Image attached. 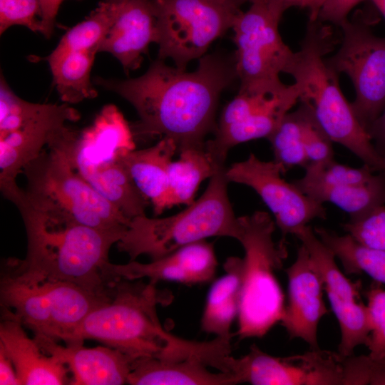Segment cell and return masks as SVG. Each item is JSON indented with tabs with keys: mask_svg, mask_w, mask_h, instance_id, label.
<instances>
[{
	"mask_svg": "<svg viewBox=\"0 0 385 385\" xmlns=\"http://www.w3.org/2000/svg\"><path fill=\"white\" fill-rule=\"evenodd\" d=\"M284 173L274 160L264 161L252 153L225 170L228 182L247 185L260 195L284 238L288 234L294 235L312 220L327 216L323 204L284 180L282 175Z\"/></svg>",
	"mask_w": 385,
	"mask_h": 385,
	"instance_id": "14",
	"label": "cell"
},
{
	"mask_svg": "<svg viewBox=\"0 0 385 385\" xmlns=\"http://www.w3.org/2000/svg\"><path fill=\"white\" fill-rule=\"evenodd\" d=\"M304 178L337 185H359L370 182L376 174L366 165L352 168L339 163L334 159L326 163L309 164Z\"/></svg>",
	"mask_w": 385,
	"mask_h": 385,
	"instance_id": "34",
	"label": "cell"
},
{
	"mask_svg": "<svg viewBox=\"0 0 385 385\" xmlns=\"http://www.w3.org/2000/svg\"><path fill=\"white\" fill-rule=\"evenodd\" d=\"M118 1H123V0H118Z\"/></svg>",
	"mask_w": 385,
	"mask_h": 385,
	"instance_id": "46",
	"label": "cell"
},
{
	"mask_svg": "<svg viewBox=\"0 0 385 385\" xmlns=\"http://www.w3.org/2000/svg\"><path fill=\"white\" fill-rule=\"evenodd\" d=\"M314 230L340 260L346 274H366L376 282L385 284V251L363 245L349 234L339 235L324 227Z\"/></svg>",
	"mask_w": 385,
	"mask_h": 385,
	"instance_id": "30",
	"label": "cell"
},
{
	"mask_svg": "<svg viewBox=\"0 0 385 385\" xmlns=\"http://www.w3.org/2000/svg\"><path fill=\"white\" fill-rule=\"evenodd\" d=\"M157 20L151 0H126L101 42L98 52L115 57L126 72L140 66L143 54L158 43Z\"/></svg>",
	"mask_w": 385,
	"mask_h": 385,
	"instance_id": "21",
	"label": "cell"
},
{
	"mask_svg": "<svg viewBox=\"0 0 385 385\" xmlns=\"http://www.w3.org/2000/svg\"><path fill=\"white\" fill-rule=\"evenodd\" d=\"M157 20L158 59L186 69L232 27L233 10L215 0H151Z\"/></svg>",
	"mask_w": 385,
	"mask_h": 385,
	"instance_id": "9",
	"label": "cell"
},
{
	"mask_svg": "<svg viewBox=\"0 0 385 385\" xmlns=\"http://www.w3.org/2000/svg\"><path fill=\"white\" fill-rule=\"evenodd\" d=\"M233 10L240 11V7L242 4L246 2H250L251 4L261 0H215Z\"/></svg>",
	"mask_w": 385,
	"mask_h": 385,
	"instance_id": "43",
	"label": "cell"
},
{
	"mask_svg": "<svg viewBox=\"0 0 385 385\" xmlns=\"http://www.w3.org/2000/svg\"><path fill=\"white\" fill-rule=\"evenodd\" d=\"M376 151L385 155V107L380 115L366 130Z\"/></svg>",
	"mask_w": 385,
	"mask_h": 385,
	"instance_id": "41",
	"label": "cell"
},
{
	"mask_svg": "<svg viewBox=\"0 0 385 385\" xmlns=\"http://www.w3.org/2000/svg\"><path fill=\"white\" fill-rule=\"evenodd\" d=\"M293 183L305 195L319 202H330L359 217L385 205V174L375 175L369 183L359 185H337L314 181L304 177Z\"/></svg>",
	"mask_w": 385,
	"mask_h": 385,
	"instance_id": "27",
	"label": "cell"
},
{
	"mask_svg": "<svg viewBox=\"0 0 385 385\" xmlns=\"http://www.w3.org/2000/svg\"><path fill=\"white\" fill-rule=\"evenodd\" d=\"M48 148L61 151L76 171L128 220L145 215L150 202L135 186L115 152L94 148L70 128Z\"/></svg>",
	"mask_w": 385,
	"mask_h": 385,
	"instance_id": "16",
	"label": "cell"
},
{
	"mask_svg": "<svg viewBox=\"0 0 385 385\" xmlns=\"http://www.w3.org/2000/svg\"><path fill=\"white\" fill-rule=\"evenodd\" d=\"M126 0H103L83 21L69 29L46 60L49 66L66 53L98 48Z\"/></svg>",
	"mask_w": 385,
	"mask_h": 385,
	"instance_id": "29",
	"label": "cell"
},
{
	"mask_svg": "<svg viewBox=\"0 0 385 385\" xmlns=\"http://www.w3.org/2000/svg\"><path fill=\"white\" fill-rule=\"evenodd\" d=\"M288 300L280 324L290 338L302 339L310 349L319 347L318 326L327 314L322 277L302 244L294 262L285 270Z\"/></svg>",
	"mask_w": 385,
	"mask_h": 385,
	"instance_id": "17",
	"label": "cell"
},
{
	"mask_svg": "<svg viewBox=\"0 0 385 385\" xmlns=\"http://www.w3.org/2000/svg\"><path fill=\"white\" fill-rule=\"evenodd\" d=\"M332 28L309 20L304 38L288 72L301 90L299 101L312 106L318 122L331 138L357 156L374 172L382 156L344 98L339 75L330 68L324 56L334 47Z\"/></svg>",
	"mask_w": 385,
	"mask_h": 385,
	"instance_id": "4",
	"label": "cell"
},
{
	"mask_svg": "<svg viewBox=\"0 0 385 385\" xmlns=\"http://www.w3.org/2000/svg\"><path fill=\"white\" fill-rule=\"evenodd\" d=\"M223 267L224 274L214 281L208 292L201 328L215 337L231 339V327L240 310L242 258L230 257Z\"/></svg>",
	"mask_w": 385,
	"mask_h": 385,
	"instance_id": "26",
	"label": "cell"
},
{
	"mask_svg": "<svg viewBox=\"0 0 385 385\" xmlns=\"http://www.w3.org/2000/svg\"><path fill=\"white\" fill-rule=\"evenodd\" d=\"M378 282L366 292L371 333L366 346L369 355L381 357L385 354V289Z\"/></svg>",
	"mask_w": 385,
	"mask_h": 385,
	"instance_id": "37",
	"label": "cell"
},
{
	"mask_svg": "<svg viewBox=\"0 0 385 385\" xmlns=\"http://www.w3.org/2000/svg\"><path fill=\"white\" fill-rule=\"evenodd\" d=\"M79 119V113L66 103H35L12 131L0 136V190L6 199L15 205L21 201L24 192L16 183L19 174L56 141L68 122Z\"/></svg>",
	"mask_w": 385,
	"mask_h": 385,
	"instance_id": "13",
	"label": "cell"
},
{
	"mask_svg": "<svg viewBox=\"0 0 385 385\" xmlns=\"http://www.w3.org/2000/svg\"><path fill=\"white\" fill-rule=\"evenodd\" d=\"M1 304L14 309L23 325L34 334L51 337L52 321L50 304L38 281L20 275L6 262L1 277Z\"/></svg>",
	"mask_w": 385,
	"mask_h": 385,
	"instance_id": "24",
	"label": "cell"
},
{
	"mask_svg": "<svg viewBox=\"0 0 385 385\" xmlns=\"http://www.w3.org/2000/svg\"><path fill=\"white\" fill-rule=\"evenodd\" d=\"M302 120L303 144L309 164L334 159L332 140L318 122L309 103L299 101Z\"/></svg>",
	"mask_w": 385,
	"mask_h": 385,
	"instance_id": "33",
	"label": "cell"
},
{
	"mask_svg": "<svg viewBox=\"0 0 385 385\" xmlns=\"http://www.w3.org/2000/svg\"><path fill=\"white\" fill-rule=\"evenodd\" d=\"M23 173L24 201L48 218L101 230L128 228L130 220L86 181L59 150H43Z\"/></svg>",
	"mask_w": 385,
	"mask_h": 385,
	"instance_id": "7",
	"label": "cell"
},
{
	"mask_svg": "<svg viewBox=\"0 0 385 385\" xmlns=\"http://www.w3.org/2000/svg\"><path fill=\"white\" fill-rule=\"evenodd\" d=\"M378 11L385 18V0H371Z\"/></svg>",
	"mask_w": 385,
	"mask_h": 385,
	"instance_id": "44",
	"label": "cell"
},
{
	"mask_svg": "<svg viewBox=\"0 0 385 385\" xmlns=\"http://www.w3.org/2000/svg\"><path fill=\"white\" fill-rule=\"evenodd\" d=\"M225 170L220 168L204 193L184 210L161 218L145 215L132 219L116 243L118 250L130 261L143 255L153 260L211 237L237 240L240 222L229 200Z\"/></svg>",
	"mask_w": 385,
	"mask_h": 385,
	"instance_id": "5",
	"label": "cell"
},
{
	"mask_svg": "<svg viewBox=\"0 0 385 385\" xmlns=\"http://www.w3.org/2000/svg\"><path fill=\"white\" fill-rule=\"evenodd\" d=\"M274 160L284 172L294 167L308 165L302 138V120L300 109L288 113L275 131L269 137Z\"/></svg>",
	"mask_w": 385,
	"mask_h": 385,
	"instance_id": "32",
	"label": "cell"
},
{
	"mask_svg": "<svg viewBox=\"0 0 385 385\" xmlns=\"http://www.w3.org/2000/svg\"><path fill=\"white\" fill-rule=\"evenodd\" d=\"M156 284L143 279H118L111 300L91 312L64 342L73 344H83L85 339L96 340L135 359L198 357L214 364L223 349L220 339L190 341L163 329L157 307L168 303L171 296Z\"/></svg>",
	"mask_w": 385,
	"mask_h": 385,
	"instance_id": "2",
	"label": "cell"
},
{
	"mask_svg": "<svg viewBox=\"0 0 385 385\" xmlns=\"http://www.w3.org/2000/svg\"><path fill=\"white\" fill-rule=\"evenodd\" d=\"M98 50L71 51L50 65L53 83L61 100L77 103L96 97L91 81V71Z\"/></svg>",
	"mask_w": 385,
	"mask_h": 385,
	"instance_id": "31",
	"label": "cell"
},
{
	"mask_svg": "<svg viewBox=\"0 0 385 385\" xmlns=\"http://www.w3.org/2000/svg\"><path fill=\"white\" fill-rule=\"evenodd\" d=\"M324 1V0H266L270 10L279 21L285 11L294 6L307 9L309 20H315Z\"/></svg>",
	"mask_w": 385,
	"mask_h": 385,
	"instance_id": "39",
	"label": "cell"
},
{
	"mask_svg": "<svg viewBox=\"0 0 385 385\" xmlns=\"http://www.w3.org/2000/svg\"><path fill=\"white\" fill-rule=\"evenodd\" d=\"M178 150L175 141L165 137L151 147L118 153L126 172L155 215L169 208L168 168Z\"/></svg>",
	"mask_w": 385,
	"mask_h": 385,
	"instance_id": "22",
	"label": "cell"
},
{
	"mask_svg": "<svg viewBox=\"0 0 385 385\" xmlns=\"http://www.w3.org/2000/svg\"><path fill=\"white\" fill-rule=\"evenodd\" d=\"M298 83L281 80L240 86L235 98L223 108L214 137L205 149L218 166H225L229 150L258 138H269L291 108L299 101Z\"/></svg>",
	"mask_w": 385,
	"mask_h": 385,
	"instance_id": "8",
	"label": "cell"
},
{
	"mask_svg": "<svg viewBox=\"0 0 385 385\" xmlns=\"http://www.w3.org/2000/svg\"><path fill=\"white\" fill-rule=\"evenodd\" d=\"M236 78L235 55L214 52L200 58L193 71L170 66L158 58L139 77H97L95 83L134 107L139 120L131 128L133 136L170 138L179 150L205 145V137L217 126L221 93Z\"/></svg>",
	"mask_w": 385,
	"mask_h": 385,
	"instance_id": "1",
	"label": "cell"
},
{
	"mask_svg": "<svg viewBox=\"0 0 385 385\" xmlns=\"http://www.w3.org/2000/svg\"><path fill=\"white\" fill-rule=\"evenodd\" d=\"M340 28L341 46L325 61L338 75L343 73L351 79L356 93L351 106L366 130L385 107V37L374 35L364 13Z\"/></svg>",
	"mask_w": 385,
	"mask_h": 385,
	"instance_id": "10",
	"label": "cell"
},
{
	"mask_svg": "<svg viewBox=\"0 0 385 385\" xmlns=\"http://www.w3.org/2000/svg\"><path fill=\"white\" fill-rule=\"evenodd\" d=\"M197 357L165 359L140 357L134 360L128 383L132 385H234L237 377L231 372L212 371Z\"/></svg>",
	"mask_w": 385,
	"mask_h": 385,
	"instance_id": "23",
	"label": "cell"
},
{
	"mask_svg": "<svg viewBox=\"0 0 385 385\" xmlns=\"http://www.w3.org/2000/svg\"><path fill=\"white\" fill-rule=\"evenodd\" d=\"M279 23L266 0L252 3L236 15L232 29L240 86L275 81L280 80V73L288 74L295 52L283 42Z\"/></svg>",
	"mask_w": 385,
	"mask_h": 385,
	"instance_id": "12",
	"label": "cell"
},
{
	"mask_svg": "<svg viewBox=\"0 0 385 385\" xmlns=\"http://www.w3.org/2000/svg\"><path fill=\"white\" fill-rule=\"evenodd\" d=\"M294 236L306 247L319 273L338 321L341 332L338 352L345 356L353 355L356 346H366L371 333L367 307L360 297L361 284L352 282L342 272L334 254L309 225L299 230Z\"/></svg>",
	"mask_w": 385,
	"mask_h": 385,
	"instance_id": "15",
	"label": "cell"
},
{
	"mask_svg": "<svg viewBox=\"0 0 385 385\" xmlns=\"http://www.w3.org/2000/svg\"><path fill=\"white\" fill-rule=\"evenodd\" d=\"M27 236L24 260L9 259L21 276L35 281H64L112 296L117 279L108 272V252L123 237L122 229L101 230L56 222L24 200L16 205Z\"/></svg>",
	"mask_w": 385,
	"mask_h": 385,
	"instance_id": "3",
	"label": "cell"
},
{
	"mask_svg": "<svg viewBox=\"0 0 385 385\" xmlns=\"http://www.w3.org/2000/svg\"><path fill=\"white\" fill-rule=\"evenodd\" d=\"M0 345L11 359L20 385L68 384V368L56 357L45 353L24 329L19 317L2 307Z\"/></svg>",
	"mask_w": 385,
	"mask_h": 385,
	"instance_id": "20",
	"label": "cell"
},
{
	"mask_svg": "<svg viewBox=\"0 0 385 385\" xmlns=\"http://www.w3.org/2000/svg\"><path fill=\"white\" fill-rule=\"evenodd\" d=\"M40 0H0V34L15 25L42 31Z\"/></svg>",
	"mask_w": 385,
	"mask_h": 385,
	"instance_id": "36",
	"label": "cell"
},
{
	"mask_svg": "<svg viewBox=\"0 0 385 385\" xmlns=\"http://www.w3.org/2000/svg\"><path fill=\"white\" fill-rule=\"evenodd\" d=\"M180 157L168 168L169 208L190 205L200 183L211 178L220 168L203 146H189L178 150Z\"/></svg>",
	"mask_w": 385,
	"mask_h": 385,
	"instance_id": "28",
	"label": "cell"
},
{
	"mask_svg": "<svg viewBox=\"0 0 385 385\" xmlns=\"http://www.w3.org/2000/svg\"><path fill=\"white\" fill-rule=\"evenodd\" d=\"M365 0H324L317 19L341 27L348 21L349 13Z\"/></svg>",
	"mask_w": 385,
	"mask_h": 385,
	"instance_id": "38",
	"label": "cell"
},
{
	"mask_svg": "<svg viewBox=\"0 0 385 385\" xmlns=\"http://www.w3.org/2000/svg\"><path fill=\"white\" fill-rule=\"evenodd\" d=\"M344 229L351 237L366 247L385 251V205L350 218Z\"/></svg>",
	"mask_w": 385,
	"mask_h": 385,
	"instance_id": "35",
	"label": "cell"
},
{
	"mask_svg": "<svg viewBox=\"0 0 385 385\" xmlns=\"http://www.w3.org/2000/svg\"><path fill=\"white\" fill-rule=\"evenodd\" d=\"M0 384L20 385L15 367L4 350L0 345Z\"/></svg>",
	"mask_w": 385,
	"mask_h": 385,
	"instance_id": "42",
	"label": "cell"
},
{
	"mask_svg": "<svg viewBox=\"0 0 385 385\" xmlns=\"http://www.w3.org/2000/svg\"><path fill=\"white\" fill-rule=\"evenodd\" d=\"M230 371L237 377L238 384L350 385L349 356L320 348L277 357L252 344L244 356H231Z\"/></svg>",
	"mask_w": 385,
	"mask_h": 385,
	"instance_id": "11",
	"label": "cell"
},
{
	"mask_svg": "<svg viewBox=\"0 0 385 385\" xmlns=\"http://www.w3.org/2000/svg\"><path fill=\"white\" fill-rule=\"evenodd\" d=\"M64 0H40L41 7V34L46 38L52 35L56 23V17Z\"/></svg>",
	"mask_w": 385,
	"mask_h": 385,
	"instance_id": "40",
	"label": "cell"
},
{
	"mask_svg": "<svg viewBox=\"0 0 385 385\" xmlns=\"http://www.w3.org/2000/svg\"><path fill=\"white\" fill-rule=\"evenodd\" d=\"M237 239L245 251L238 329L240 339L262 338L278 322L285 308L284 295L276 277L287 252L284 240H274L275 222L264 211L238 217Z\"/></svg>",
	"mask_w": 385,
	"mask_h": 385,
	"instance_id": "6",
	"label": "cell"
},
{
	"mask_svg": "<svg viewBox=\"0 0 385 385\" xmlns=\"http://www.w3.org/2000/svg\"><path fill=\"white\" fill-rule=\"evenodd\" d=\"M385 170V155L382 156L380 165L378 167L377 171Z\"/></svg>",
	"mask_w": 385,
	"mask_h": 385,
	"instance_id": "45",
	"label": "cell"
},
{
	"mask_svg": "<svg viewBox=\"0 0 385 385\" xmlns=\"http://www.w3.org/2000/svg\"></svg>",
	"mask_w": 385,
	"mask_h": 385,
	"instance_id": "47",
	"label": "cell"
},
{
	"mask_svg": "<svg viewBox=\"0 0 385 385\" xmlns=\"http://www.w3.org/2000/svg\"><path fill=\"white\" fill-rule=\"evenodd\" d=\"M217 260L212 244L201 240L184 246L149 263L135 260L127 264L109 262L108 274L113 279H144L158 283L175 282L186 285L207 283L216 272Z\"/></svg>",
	"mask_w": 385,
	"mask_h": 385,
	"instance_id": "18",
	"label": "cell"
},
{
	"mask_svg": "<svg viewBox=\"0 0 385 385\" xmlns=\"http://www.w3.org/2000/svg\"><path fill=\"white\" fill-rule=\"evenodd\" d=\"M38 282L49 302L52 321L51 338L56 341H65L91 312L112 297L90 292L68 282Z\"/></svg>",
	"mask_w": 385,
	"mask_h": 385,
	"instance_id": "25",
	"label": "cell"
},
{
	"mask_svg": "<svg viewBox=\"0 0 385 385\" xmlns=\"http://www.w3.org/2000/svg\"><path fill=\"white\" fill-rule=\"evenodd\" d=\"M34 339L41 349L61 361L72 373L73 385H120L128 383L135 359L105 345L87 348L83 344L62 346L41 334Z\"/></svg>",
	"mask_w": 385,
	"mask_h": 385,
	"instance_id": "19",
	"label": "cell"
}]
</instances>
